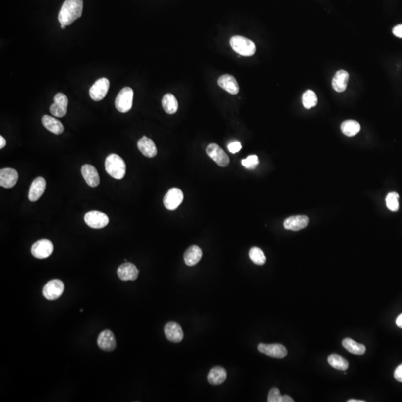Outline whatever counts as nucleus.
I'll list each match as a JSON object with an SVG mask.
<instances>
[{"mask_svg": "<svg viewBox=\"0 0 402 402\" xmlns=\"http://www.w3.org/2000/svg\"><path fill=\"white\" fill-rule=\"evenodd\" d=\"M83 0H65L58 15L62 25H69L80 18L82 14Z\"/></svg>", "mask_w": 402, "mask_h": 402, "instance_id": "obj_1", "label": "nucleus"}, {"mask_svg": "<svg viewBox=\"0 0 402 402\" xmlns=\"http://www.w3.org/2000/svg\"><path fill=\"white\" fill-rule=\"evenodd\" d=\"M105 169L111 177L117 180H121L125 175V163L117 154H111L106 159Z\"/></svg>", "mask_w": 402, "mask_h": 402, "instance_id": "obj_2", "label": "nucleus"}, {"mask_svg": "<svg viewBox=\"0 0 402 402\" xmlns=\"http://www.w3.org/2000/svg\"><path fill=\"white\" fill-rule=\"evenodd\" d=\"M233 51L242 56L250 57L256 53V45L251 40L242 36H233L230 40Z\"/></svg>", "mask_w": 402, "mask_h": 402, "instance_id": "obj_3", "label": "nucleus"}, {"mask_svg": "<svg viewBox=\"0 0 402 402\" xmlns=\"http://www.w3.org/2000/svg\"><path fill=\"white\" fill-rule=\"evenodd\" d=\"M134 91L131 87H124L118 93L116 98L115 105L119 112L127 113L133 105Z\"/></svg>", "mask_w": 402, "mask_h": 402, "instance_id": "obj_4", "label": "nucleus"}, {"mask_svg": "<svg viewBox=\"0 0 402 402\" xmlns=\"http://www.w3.org/2000/svg\"><path fill=\"white\" fill-rule=\"evenodd\" d=\"M84 221L87 226L93 229H101L108 224L109 217L100 211L88 212L84 216Z\"/></svg>", "mask_w": 402, "mask_h": 402, "instance_id": "obj_5", "label": "nucleus"}, {"mask_svg": "<svg viewBox=\"0 0 402 402\" xmlns=\"http://www.w3.org/2000/svg\"><path fill=\"white\" fill-rule=\"evenodd\" d=\"M64 290V284L61 280H53L47 283L43 288V295L48 300L59 298Z\"/></svg>", "mask_w": 402, "mask_h": 402, "instance_id": "obj_6", "label": "nucleus"}, {"mask_svg": "<svg viewBox=\"0 0 402 402\" xmlns=\"http://www.w3.org/2000/svg\"><path fill=\"white\" fill-rule=\"evenodd\" d=\"M206 151H207V155L212 160H214L219 166L226 167L229 165L230 159L218 144H214V143L209 144Z\"/></svg>", "mask_w": 402, "mask_h": 402, "instance_id": "obj_7", "label": "nucleus"}, {"mask_svg": "<svg viewBox=\"0 0 402 402\" xmlns=\"http://www.w3.org/2000/svg\"><path fill=\"white\" fill-rule=\"evenodd\" d=\"M258 350L261 353L273 358H284L287 355V350L285 346L278 343L265 344L260 343L258 345Z\"/></svg>", "mask_w": 402, "mask_h": 402, "instance_id": "obj_8", "label": "nucleus"}, {"mask_svg": "<svg viewBox=\"0 0 402 402\" xmlns=\"http://www.w3.org/2000/svg\"><path fill=\"white\" fill-rule=\"evenodd\" d=\"M54 250V245L49 240L42 239L37 241L33 244L31 247V253L33 257L37 259L48 258L52 254Z\"/></svg>", "mask_w": 402, "mask_h": 402, "instance_id": "obj_9", "label": "nucleus"}, {"mask_svg": "<svg viewBox=\"0 0 402 402\" xmlns=\"http://www.w3.org/2000/svg\"><path fill=\"white\" fill-rule=\"evenodd\" d=\"M110 88V81L103 78L98 80L90 89V96L94 101H101L107 95Z\"/></svg>", "mask_w": 402, "mask_h": 402, "instance_id": "obj_10", "label": "nucleus"}, {"mask_svg": "<svg viewBox=\"0 0 402 402\" xmlns=\"http://www.w3.org/2000/svg\"><path fill=\"white\" fill-rule=\"evenodd\" d=\"M184 200L183 191L178 188H172L168 190L163 199V204L166 208L174 210L180 206Z\"/></svg>", "mask_w": 402, "mask_h": 402, "instance_id": "obj_11", "label": "nucleus"}, {"mask_svg": "<svg viewBox=\"0 0 402 402\" xmlns=\"http://www.w3.org/2000/svg\"><path fill=\"white\" fill-rule=\"evenodd\" d=\"M98 345L104 351H114L117 347V340L112 331L104 330L98 337Z\"/></svg>", "mask_w": 402, "mask_h": 402, "instance_id": "obj_12", "label": "nucleus"}, {"mask_svg": "<svg viewBox=\"0 0 402 402\" xmlns=\"http://www.w3.org/2000/svg\"><path fill=\"white\" fill-rule=\"evenodd\" d=\"M54 104L50 107V111L54 117H63L66 115L67 111L68 99L64 94H57L54 98Z\"/></svg>", "mask_w": 402, "mask_h": 402, "instance_id": "obj_13", "label": "nucleus"}, {"mask_svg": "<svg viewBox=\"0 0 402 402\" xmlns=\"http://www.w3.org/2000/svg\"><path fill=\"white\" fill-rule=\"evenodd\" d=\"M166 337L173 343H180L184 338V331L181 326L175 322H168L164 327Z\"/></svg>", "mask_w": 402, "mask_h": 402, "instance_id": "obj_14", "label": "nucleus"}, {"mask_svg": "<svg viewBox=\"0 0 402 402\" xmlns=\"http://www.w3.org/2000/svg\"><path fill=\"white\" fill-rule=\"evenodd\" d=\"M309 224V218L307 216H292L286 219L283 223V226L286 230L292 231H299L306 228Z\"/></svg>", "mask_w": 402, "mask_h": 402, "instance_id": "obj_15", "label": "nucleus"}, {"mask_svg": "<svg viewBox=\"0 0 402 402\" xmlns=\"http://www.w3.org/2000/svg\"><path fill=\"white\" fill-rule=\"evenodd\" d=\"M117 274L122 281H134L138 277L139 270L134 264L126 262L118 267Z\"/></svg>", "mask_w": 402, "mask_h": 402, "instance_id": "obj_16", "label": "nucleus"}, {"mask_svg": "<svg viewBox=\"0 0 402 402\" xmlns=\"http://www.w3.org/2000/svg\"><path fill=\"white\" fill-rule=\"evenodd\" d=\"M81 174L87 185L90 187H96L100 184V177L95 167L86 164L81 168Z\"/></svg>", "mask_w": 402, "mask_h": 402, "instance_id": "obj_17", "label": "nucleus"}, {"mask_svg": "<svg viewBox=\"0 0 402 402\" xmlns=\"http://www.w3.org/2000/svg\"><path fill=\"white\" fill-rule=\"evenodd\" d=\"M46 180L44 177H38L32 182L28 192V199L31 202L39 200L46 189Z\"/></svg>", "mask_w": 402, "mask_h": 402, "instance_id": "obj_18", "label": "nucleus"}, {"mask_svg": "<svg viewBox=\"0 0 402 402\" xmlns=\"http://www.w3.org/2000/svg\"><path fill=\"white\" fill-rule=\"evenodd\" d=\"M18 174L13 168H2L0 171V186L5 189H11L17 184Z\"/></svg>", "mask_w": 402, "mask_h": 402, "instance_id": "obj_19", "label": "nucleus"}, {"mask_svg": "<svg viewBox=\"0 0 402 402\" xmlns=\"http://www.w3.org/2000/svg\"><path fill=\"white\" fill-rule=\"evenodd\" d=\"M137 147L140 152L148 158H153L157 154L155 143L148 137H143L140 139L137 142Z\"/></svg>", "mask_w": 402, "mask_h": 402, "instance_id": "obj_20", "label": "nucleus"}, {"mask_svg": "<svg viewBox=\"0 0 402 402\" xmlns=\"http://www.w3.org/2000/svg\"><path fill=\"white\" fill-rule=\"evenodd\" d=\"M217 84L221 88L232 95H236L239 92L238 83L233 75H222L217 81Z\"/></svg>", "mask_w": 402, "mask_h": 402, "instance_id": "obj_21", "label": "nucleus"}, {"mask_svg": "<svg viewBox=\"0 0 402 402\" xmlns=\"http://www.w3.org/2000/svg\"><path fill=\"white\" fill-rule=\"evenodd\" d=\"M202 250L197 245L191 246L184 253V261L189 267H193L200 262L202 258Z\"/></svg>", "mask_w": 402, "mask_h": 402, "instance_id": "obj_22", "label": "nucleus"}, {"mask_svg": "<svg viewBox=\"0 0 402 402\" xmlns=\"http://www.w3.org/2000/svg\"><path fill=\"white\" fill-rule=\"evenodd\" d=\"M350 75L344 70H339L337 71L332 80V87L335 91L338 93L344 92L347 88Z\"/></svg>", "mask_w": 402, "mask_h": 402, "instance_id": "obj_23", "label": "nucleus"}, {"mask_svg": "<svg viewBox=\"0 0 402 402\" xmlns=\"http://www.w3.org/2000/svg\"><path fill=\"white\" fill-rule=\"evenodd\" d=\"M42 123L46 129L56 135H60L64 131V127L61 121L51 116L44 115L42 117Z\"/></svg>", "mask_w": 402, "mask_h": 402, "instance_id": "obj_24", "label": "nucleus"}, {"mask_svg": "<svg viewBox=\"0 0 402 402\" xmlns=\"http://www.w3.org/2000/svg\"><path fill=\"white\" fill-rule=\"evenodd\" d=\"M226 378L227 372L221 367H213L207 376L209 383L213 386L221 385V383L225 381Z\"/></svg>", "mask_w": 402, "mask_h": 402, "instance_id": "obj_25", "label": "nucleus"}, {"mask_svg": "<svg viewBox=\"0 0 402 402\" xmlns=\"http://www.w3.org/2000/svg\"><path fill=\"white\" fill-rule=\"evenodd\" d=\"M162 104H163L164 111L168 114H175L178 109V102H177V98L171 94H166L164 95L162 100Z\"/></svg>", "mask_w": 402, "mask_h": 402, "instance_id": "obj_26", "label": "nucleus"}, {"mask_svg": "<svg viewBox=\"0 0 402 402\" xmlns=\"http://www.w3.org/2000/svg\"><path fill=\"white\" fill-rule=\"evenodd\" d=\"M343 346L347 351L357 355H362L366 352V347L363 344L357 343L350 338H346L343 340Z\"/></svg>", "mask_w": 402, "mask_h": 402, "instance_id": "obj_27", "label": "nucleus"}, {"mask_svg": "<svg viewBox=\"0 0 402 402\" xmlns=\"http://www.w3.org/2000/svg\"><path fill=\"white\" fill-rule=\"evenodd\" d=\"M341 131L347 137H354L360 131V125L357 121L348 120L341 124Z\"/></svg>", "mask_w": 402, "mask_h": 402, "instance_id": "obj_28", "label": "nucleus"}, {"mask_svg": "<svg viewBox=\"0 0 402 402\" xmlns=\"http://www.w3.org/2000/svg\"><path fill=\"white\" fill-rule=\"evenodd\" d=\"M328 363L336 370H346L349 367L348 361L337 354H332L329 356Z\"/></svg>", "mask_w": 402, "mask_h": 402, "instance_id": "obj_29", "label": "nucleus"}, {"mask_svg": "<svg viewBox=\"0 0 402 402\" xmlns=\"http://www.w3.org/2000/svg\"><path fill=\"white\" fill-rule=\"evenodd\" d=\"M249 257H250L251 261L257 265H264L266 263V260H267L264 252L259 247H252L250 252H249Z\"/></svg>", "mask_w": 402, "mask_h": 402, "instance_id": "obj_30", "label": "nucleus"}, {"mask_svg": "<svg viewBox=\"0 0 402 402\" xmlns=\"http://www.w3.org/2000/svg\"><path fill=\"white\" fill-rule=\"evenodd\" d=\"M303 104L305 108L310 109L317 104V97L312 90H307L303 95Z\"/></svg>", "mask_w": 402, "mask_h": 402, "instance_id": "obj_31", "label": "nucleus"}, {"mask_svg": "<svg viewBox=\"0 0 402 402\" xmlns=\"http://www.w3.org/2000/svg\"><path fill=\"white\" fill-rule=\"evenodd\" d=\"M399 195L398 193L391 192L387 194V198H386V204H387L389 210L393 212L397 211L399 210Z\"/></svg>", "mask_w": 402, "mask_h": 402, "instance_id": "obj_32", "label": "nucleus"}, {"mask_svg": "<svg viewBox=\"0 0 402 402\" xmlns=\"http://www.w3.org/2000/svg\"><path fill=\"white\" fill-rule=\"evenodd\" d=\"M242 165L248 169H254L259 164V159L257 155H250L241 161Z\"/></svg>", "mask_w": 402, "mask_h": 402, "instance_id": "obj_33", "label": "nucleus"}, {"mask_svg": "<svg viewBox=\"0 0 402 402\" xmlns=\"http://www.w3.org/2000/svg\"><path fill=\"white\" fill-rule=\"evenodd\" d=\"M267 402H282V396L278 389L272 388L271 390H270L268 397H267Z\"/></svg>", "mask_w": 402, "mask_h": 402, "instance_id": "obj_34", "label": "nucleus"}, {"mask_svg": "<svg viewBox=\"0 0 402 402\" xmlns=\"http://www.w3.org/2000/svg\"><path fill=\"white\" fill-rule=\"evenodd\" d=\"M227 148H228L229 151H230V153H232V154H236V153L239 152V151H241V148H242V145H241L240 142L235 141L230 143Z\"/></svg>", "mask_w": 402, "mask_h": 402, "instance_id": "obj_35", "label": "nucleus"}, {"mask_svg": "<svg viewBox=\"0 0 402 402\" xmlns=\"http://www.w3.org/2000/svg\"><path fill=\"white\" fill-rule=\"evenodd\" d=\"M394 377L398 381L402 382V363L395 370Z\"/></svg>", "mask_w": 402, "mask_h": 402, "instance_id": "obj_36", "label": "nucleus"}, {"mask_svg": "<svg viewBox=\"0 0 402 402\" xmlns=\"http://www.w3.org/2000/svg\"><path fill=\"white\" fill-rule=\"evenodd\" d=\"M393 33L397 38H402V24L395 26L393 29Z\"/></svg>", "mask_w": 402, "mask_h": 402, "instance_id": "obj_37", "label": "nucleus"}, {"mask_svg": "<svg viewBox=\"0 0 402 402\" xmlns=\"http://www.w3.org/2000/svg\"><path fill=\"white\" fill-rule=\"evenodd\" d=\"M294 399H292L290 396H287V395H284V396H282V402H294Z\"/></svg>", "mask_w": 402, "mask_h": 402, "instance_id": "obj_38", "label": "nucleus"}, {"mask_svg": "<svg viewBox=\"0 0 402 402\" xmlns=\"http://www.w3.org/2000/svg\"><path fill=\"white\" fill-rule=\"evenodd\" d=\"M5 145H6V140H5V138H4L2 136H1V137H0V148L2 149Z\"/></svg>", "mask_w": 402, "mask_h": 402, "instance_id": "obj_39", "label": "nucleus"}, {"mask_svg": "<svg viewBox=\"0 0 402 402\" xmlns=\"http://www.w3.org/2000/svg\"><path fill=\"white\" fill-rule=\"evenodd\" d=\"M396 324L399 328L402 329V314L398 317L397 320H396Z\"/></svg>", "mask_w": 402, "mask_h": 402, "instance_id": "obj_40", "label": "nucleus"}, {"mask_svg": "<svg viewBox=\"0 0 402 402\" xmlns=\"http://www.w3.org/2000/svg\"><path fill=\"white\" fill-rule=\"evenodd\" d=\"M347 402H365L363 400H357V399H350Z\"/></svg>", "mask_w": 402, "mask_h": 402, "instance_id": "obj_41", "label": "nucleus"}, {"mask_svg": "<svg viewBox=\"0 0 402 402\" xmlns=\"http://www.w3.org/2000/svg\"><path fill=\"white\" fill-rule=\"evenodd\" d=\"M65 25H62V24H61V28H62V29H64V28H65Z\"/></svg>", "mask_w": 402, "mask_h": 402, "instance_id": "obj_42", "label": "nucleus"}]
</instances>
